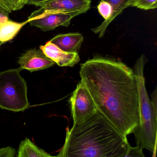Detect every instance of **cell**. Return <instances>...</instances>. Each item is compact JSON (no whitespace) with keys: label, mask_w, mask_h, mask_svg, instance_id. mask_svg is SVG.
Returning <instances> with one entry per match:
<instances>
[{"label":"cell","mask_w":157,"mask_h":157,"mask_svg":"<svg viewBox=\"0 0 157 157\" xmlns=\"http://www.w3.org/2000/svg\"><path fill=\"white\" fill-rule=\"evenodd\" d=\"M81 81L102 113L125 137L140 123L137 82L133 69L117 60L95 56L81 64Z\"/></svg>","instance_id":"1"},{"label":"cell","mask_w":157,"mask_h":157,"mask_svg":"<svg viewBox=\"0 0 157 157\" xmlns=\"http://www.w3.org/2000/svg\"><path fill=\"white\" fill-rule=\"evenodd\" d=\"M130 146L127 137L97 109L67 128L64 144L56 157H124Z\"/></svg>","instance_id":"2"},{"label":"cell","mask_w":157,"mask_h":157,"mask_svg":"<svg viewBox=\"0 0 157 157\" xmlns=\"http://www.w3.org/2000/svg\"><path fill=\"white\" fill-rule=\"evenodd\" d=\"M147 61L144 54H142L133 69L137 82L140 115V123L133 133L137 147L153 153L157 143V113L153 110L146 88L144 70Z\"/></svg>","instance_id":"3"},{"label":"cell","mask_w":157,"mask_h":157,"mask_svg":"<svg viewBox=\"0 0 157 157\" xmlns=\"http://www.w3.org/2000/svg\"><path fill=\"white\" fill-rule=\"evenodd\" d=\"M20 68L0 73V108L13 112L24 111L29 107L26 82Z\"/></svg>","instance_id":"4"},{"label":"cell","mask_w":157,"mask_h":157,"mask_svg":"<svg viewBox=\"0 0 157 157\" xmlns=\"http://www.w3.org/2000/svg\"><path fill=\"white\" fill-rule=\"evenodd\" d=\"M74 124L83 121L96 111V106L88 90L79 82L70 99Z\"/></svg>","instance_id":"5"},{"label":"cell","mask_w":157,"mask_h":157,"mask_svg":"<svg viewBox=\"0 0 157 157\" xmlns=\"http://www.w3.org/2000/svg\"><path fill=\"white\" fill-rule=\"evenodd\" d=\"M91 3V0H51L33 12L28 18H33L39 15L49 13L80 11L84 13L90 9Z\"/></svg>","instance_id":"6"},{"label":"cell","mask_w":157,"mask_h":157,"mask_svg":"<svg viewBox=\"0 0 157 157\" xmlns=\"http://www.w3.org/2000/svg\"><path fill=\"white\" fill-rule=\"evenodd\" d=\"M83 13V12L77 11L41 14L31 18L32 20L29 24L31 26L36 27L42 31H50L59 26L67 27L74 17Z\"/></svg>","instance_id":"7"},{"label":"cell","mask_w":157,"mask_h":157,"mask_svg":"<svg viewBox=\"0 0 157 157\" xmlns=\"http://www.w3.org/2000/svg\"><path fill=\"white\" fill-rule=\"evenodd\" d=\"M18 63L21 70L30 72L48 69L55 64L48 58L40 49H31L26 52L18 58Z\"/></svg>","instance_id":"8"},{"label":"cell","mask_w":157,"mask_h":157,"mask_svg":"<svg viewBox=\"0 0 157 157\" xmlns=\"http://www.w3.org/2000/svg\"><path fill=\"white\" fill-rule=\"evenodd\" d=\"M40 49L48 58L61 67L74 66L80 61L78 52H67L61 50L50 41L44 45H41Z\"/></svg>","instance_id":"9"},{"label":"cell","mask_w":157,"mask_h":157,"mask_svg":"<svg viewBox=\"0 0 157 157\" xmlns=\"http://www.w3.org/2000/svg\"><path fill=\"white\" fill-rule=\"evenodd\" d=\"M84 39L83 35L77 32L59 34L49 41L63 51L74 52L80 49Z\"/></svg>","instance_id":"10"},{"label":"cell","mask_w":157,"mask_h":157,"mask_svg":"<svg viewBox=\"0 0 157 157\" xmlns=\"http://www.w3.org/2000/svg\"><path fill=\"white\" fill-rule=\"evenodd\" d=\"M107 2L111 5L112 8V13L111 17L107 20H104L100 25L92 29L93 33L98 35L99 37L104 36L108 26L112 22L127 8V3L130 0H100Z\"/></svg>","instance_id":"11"},{"label":"cell","mask_w":157,"mask_h":157,"mask_svg":"<svg viewBox=\"0 0 157 157\" xmlns=\"http://www.w3.org/2000/svg\"><path fill=\"white\" fill-rule=\"evenodd\" d=\"M32 20L28 18L27 20L22 23L6 20L0 24V42L6 43L14 38L19 33L21 29Z\"/></svg>","instance_id":"12"},{"label":"cell","mask_w":157,"mask_h":157,"mask_svg":"<svg viewBox=\"0 0 157 157\" xmlns=\"http://www.w3.org/2000/svg\"><path fill=\"white\" fill-rule=\"evenodd\" d=\"M17 157H56L52 156L36 145L28 138L20 143Z\"/></svg>","instance_id":"13"},{"label":"cell","mask_w":157,"mask_h":157,"mask_svg":"<svg viewBox=\"0 0 157 157\" xmlns=\"http://www.w3.org/2000/svg\"><path fill=\"white\" fill-rule=\"evenodd\" d=\"M131 6L145 10L155 9L157 0H130L127 3V7Z\"/></svg>","instance_id":"14"},{"label":"cell","mask_w":157,"mask_h":157,"mask_svg":"<svg viewBox=\"0 0 157 157\" xmlns=\"http://www.w3.org/2000/svg\"><path fill=\"white\" fill-rule=\"evenodd\" d=\"M97 9L100 15L107 20L110 18L112 13V8L108 3L104 1H101L98 5Z\"/></svg>","instance_id":"15"},{"label":"cell","mask_w":157,"mask_h":157,"mask_svg":"<svg viewBox=\"0 0 157 157\" xmlns=\"http://www.w3.org/2000/svg\"><path fill=\"white\" fill-rule=\"evenodd\" d=\"M2 1L11 11L20 10L26 5L24 0H2Z\"/></svg>","instance_id":"16"},{"label":"cell","mask_w":157,"mask_h":157,"mask_svg":"<svg viewBox=\"0 0 157 157\" xmlns=\"http://www.w3.org/2000/svg\"><path fill=\"white\" fill-rule=\"evenodd\" d=\"M124 157H145L143 150L138 147L130 146L128 153Z\"/></svg>","instance_id":"17"},{"label":"cell","mask_w":157,"mask_h":157,"mask_svg":"<svg viewBox=\"0 0 157 157\" xmlns=\"http://www.w3.org/2000/svg\"><path fill=\"white\" fill-rule=\"evenodd\" d=\"M15 150L11 147L0 148V157H14Z\"/></svg>","instance_id":"18"},{"label":"cell","mask_w":157,"mask_h":157,"mask_svg":"<svg viewBox=\"0 0 157 157\" xmlns=\"http://www.w3.org/2000/svg\"><path fill=\"white\" fill-rule=\"evenodd\" d=\"M151 104L153 110L155 113H157V87L151 94Z\"/></svg>","instance_id":"19"},{"label":"cell","mask_w":157,"mask_h":157,"mask_svg":"<svg viewBox=\"0 0 157 157\" xmlns=\"http://www.w3.org/2000/svg\"><path fill=\"white\" fill-rule=\"evenodd\" d=\"M51 0H28L26 4L35 6L37 7H40L46 3Z\"/></svg>","instance_id":"20"},{"label":"cell","mask_w":157,"mask_h":157,"mask_svg":"<svg viewBox=\"0 0 157 157\" xmlns=\"http://www.w3.org/2000/svg\"><path fill=\"white\" fill-rule=\"evenodd\" d=\"M11 12L12 11L6 6L2 0H0V14H3L8 16Z\"/></svg>","instance_id":"21"},{"label":"cell","mask_w":157,"mask_h":157,"mask_svg":"<svg viewBox=\"0 0 157 157\" xmlns=\"http://www.w3.org/2000/svg\"><path fill=\"white\" fill-rule=\"evenodd\" d=\"M156 151H157V143L155 144V147H154V151L153 152V155L152 157H156Z\"/></svg>","instance_id":"22"},{"label":"cell","mask_w":157,"mask_h":157,"mask_svg":"<svg viewBox=\"0 0 157 157\" xmlns=\"http://www.w3.org/2000/svg\"><path fill=\"white\" fill-rule=\"evenodd\" d=\"M2 42H0V47H1V45H2Z\"/></svg>","instance_id":"23"}]
</instances>
